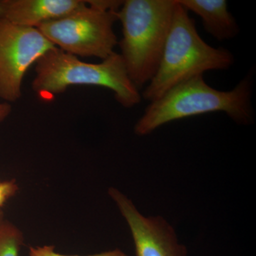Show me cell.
I'll return each instance as SVG.
<instances>
[{
  "instance_id": "1",
  "label": "cell",
  "mask_w": 256,
  "mask_h": 256,
  "mask_svg": "<svg viewBox=\"0 0 256 256\" xmlns=\"http://www.w3.org/2000/svg\"><path fill=\"white\" fill-rule=\"evenodd\" d=\"M252 77H245L236 86L222 92L210 87L204 75L188 79L152 101L134 128L138 136L150 134L172 121L210 112H223L236 124H252Z\"/></svg>"
},
{
  "instance_id": "2",
  "label": "cell",
  "mask_w": 256,
  "mask_h": 256,
  "mask_svg": "<svg viewBox=\"0 0 256 256\" xmlns=\"http://www.w3.org/2000/svg\"><path fill=\"white\" fill-rule=\"evenodd\" d=\"M176 2L159 66L142 92L150 102L188 79L210 70H227L234 64L230 50L214 48L202 40L190 12Z\"/></svg>"
},
{
  "instance_id": "3",
  "label": "cell",
  "mask_w": 256,
  "mask_h": 256,
  "mask_svg": "<svg viewBox=\"0 0 256 256\" xmlns=\"http://www.w3.org/2000/svg\"><path fill=\"white\" fill-rule=\"evenodd\" d=\"M176 5V0H126L118 11L122 31L120 54L138 90L156 75Z\"/></svg>"
},
{
  "instance_id": "4",
  "label": "cell",
  "mask_w": 256,
  "mask_h": 256,
  "mask_svg": "<svg viewBox=\"0 0 256 256\" xmlns=\"http://www.w3.org/2000/svg\"><path fill=\"white\" fill-rule=\"evenodd\" d=\"M32 89L48 100L70 86H95L110 89L114 98L130 108L141 102V94L128 76L124 60L114 52L99 64L82 62L78 56L55 47L35 64Z\"/></svg>"
},
{
  "instance_id": "5",
  "label": "cell",
  "mask_w": 256,
  "mask_h": 256,
  "mask_svg": "<svg viewBox=\"0 0 256 256\" xmlns=\"http://www.w3.org/2000/svg\"><path fill=\"white\" fill-rule=\"evenodd\" d=\"M124 1L87 0L66 16L42 24L38 30L56 47L76 56L106 60L118 44L114 26Z\"/></svg>"
},
{
  "instance_id": "6",
  "label": "cell",
  "mask_w": 256,
  "mask_h": 256,
  "mask_svg": "<svg viewBox=\"0 0 256 256\" xmlns=\"http://www.w3.org/2000/svg\"><path fill=\"white\" fill-rule=\"evenodd\" d=\"M55 47L38 28L0 18V98L8 102L18 100L28 69Z\"/></svg>"
},
{
  "instance_id": "7",
  "label": "cell",
  "mask_w": 256,
  "mask_h": 256,
  "mask_svg": "<svg viewBox=\"0 0 256 256\" xmlns=\"http://www.w3.org/2000/svg\"><path fill=\"white\" fill-rule=\"evenodd\" d=\"M108 194L130 229L136 256H186L174 228L163 217L144 216L124 194L110 188Z\"/></svg>"
},
{
  "instance_id": "8",
  "label": "cell",
  "mask_w": 256,
  "mask_h": 256,
  "mask_svg": "<svg viewBox=\"0 0 256 256\" xmlns=\"http://www.w3.org/2000/svg\"><path fill=\"white\" fill-rule=\"evenodd\" d=\"M84 0H0V18L10 22L38 28L63 18L85 4Z\"/></svg>"
},
{
  "instance_id": "9",
  "label": "cell",
  "mask_w": 256,
  "mask_h": 256,
  "mask_svg": "<svg viewBox=\"0 0 256 256\" xmlns=\"http://www.w3.org/2000/svg\"><path fill=\"white\" fill-rule=\"evenodd\" d=\"M188 12L201 18L207 33L218 41L232 40L238 34L236 20L229 12L226 0H178Z\"/></svg>"
},
{
  "instance_id": "10",
  "label": "cell",
  "mask_w": 256,
  "mask_h": 256,
  "mask_svg": "<svg viewBox=\"0 0 256 256\" xmlns=\"http://www.w3.org/2000/svg\"><path fill=\"white\" fill-rule=\"evenodd\" d=\"M23 242L21 230L4 220L0 227V256H18Z\"/></svg>"
},
{
  "instance_id": "11",
  "label": "cell",
  "mask_w": 256,
  "mask_h": 256,
  "mask_svg": "<svg viewBox=\"0 0 256 256\" xmlns=\"http://www.w3.org/2000/svg\"><path fill=\"white\" fill-rule=\"evenodd\" d=\"M30 256H80L63 255L55 252L54 246H44L41 247H30ZM86 256H128L126 252L120 249L108 250V252Z\"/></svg>"
},
{
  "instance_id": "12",
  "label": "cell",
  "mask_w": 256,
  "mask_h": 256,
  "mask_svg": "<svg viewBox=\"0 0 256 256\" xmlns=\"http://www.w3.org/2000/svg\"><path fill=\"white\" fill-rule=\"evenodd\" d=\"M18 191V186L15 180H0V210Z\"/></svg>"
},
{
  "instance_id": "13",
  "label": "cell",
  "mask_w": 256,
  "mask_h": 256,
  "mask_svg": "<svg viewBox=\"0 0 256 256\" xmlns=\"http://www.w3.org/2000/svg\"><path fill=\"white\" fill-rule=\"evenodd\" d=\"M12 112V106L8 102H0V124L8 118Z\"/></svg>"
},
{
  "instance_id": "14",
  "label": "cell",
  "mask_w": 256,
  "mask_h": 256,
  "mask_svg": "<svg viewBox=\"0 0 256 256\" xmlns=\"http://www.w3.org/2000/svg\"><path fill=\"white\" fill-rule=\"evenodd\" d=\"M4 214H3L2 210H0V227L4 223Z\"/></svg>"
}]
</instances>
